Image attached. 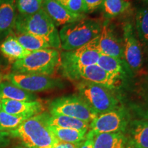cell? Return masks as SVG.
Masks as SVG:
<instances>
[{"label":"cell","mask_w":148,"mask_h":148,"mask_svg":"<svg viewBox=\"0 0 148 148\" xmlns=\"http://www.w3.org/2000/svg\"><path fill=\"white\" fill-rule=\"evenodd\" d=\"M49 113L42 112L25 120L16 129L9 131L10 138H17L23 145L40 148L53 146L58 142L47 123Z\"/></svg>","instance_id":"6da1fadb"},{"label":"cell","mask_w":148,"mask_h":148,"mask_svg":"<svg viewBox=\"0 0 148 148\" xmlns=\"http://www.w3.org/2000/svg\"><path fill=\"white\" fill-rule=\"evenodd\" d=\"M14 29L16 33L29 34L45 39L51 48H61L56 26L42 9L29 16L17 14Z\"/></svg>","instance_id":"7a4b0ae2"},{"label":"cell","mask_w":148,"mask_h":148,"mask_svg":"<svg viewBox=\"0 0 148 148\" xmlns=\"http://www.w3.org/2000/svg\"><path fill=\"white\" fill-rule=\"evenodd\" d=\"M60 67V53L53 48L32 51L21 60L13 62L12 72L51 76Z\"/></svg>","instance_id":"3957f363"},{"label":"cell","mask_w":148,"mask_h":148,"mask_svg":"<svg viewBox=\"0 0 148 148\" xmlns=\"http://www.w3.org/2000/svg\"><path fill=\"white\" fill-rule=\"evenodd\" d=\"M101 29L99 21L86 17L63 25L59 31L61 48L64 51H72L82 47L97 38Z\"/></svg>","instance_id":"277c9868"},{"label":"cell","mask_w":148,"mask_h":148,"mask_svg":"<svg viewBox=\"0 0 148 148\" xmlns=\"http://www.w3.org/2000/svg\"><path fill=\"white\" fill-rule=\"evenodd\" d=\"M98 36L77 49L60 53V67L64 76L74 79L79 69L97 64L101 55L98 47Z\"/></svg>","instance_id":"5b68a950"},{"label":"cell","mask_w":148,"mask_h":148,"mask_svg":"<svg viewBox=\"0 0 148 148\" xmlns=\"http://www.w3.org/2000/svg\"><path fill=\"white\" fill-rule=\"evenodd\" d=\"M78 95L94 112L100 114L119 108V101L111 90L94 83L81 80L76 85Z\"/></svg>","instance_id":"8992f818"},{"label":"cell","mask_w":148,"mask_h":148,"mask_svg":"<svg viewBox=\"0 0 148 148\" xmlns=\"http://www.w3.org/2000/svg\"><path fill=\"white\" fill-rule=\"evenodd\" d=\"M51 115H64L90 123L98 114L94 112L82 97L73 95L53 99L49 105Z\"/></svg>","instance_id":"52a82bcc"},{"label":"cell","mask_w":148,"mask_h":148,"mask_svg":"<svg viewBox=\"0 0 148 148\" xmlns=\"http://www.w3.org/2000/svg\"><path fill=\"white\" fill-rule=\"evenodd\" d=\"M3 79L21 89L32 93L62 88L63 86V83L60 79L44 75L11 72L3 76Z\"/></svg>","instance_id":"ba28073f"},{"label":"cell","mask_w":148,"mask_h":148,"mask_svg":"<svg viewBox=\"0 0 148 148\" xmlns=\"http://www.w3.org/2000/svg\"><path fill=\"white\" fill-rule=\"evenodd\" d=\"M127 112L119 108L98 114L90 123V130L94 134L99 133H125L130 123Z\"/></svg>","instance_id":"9c48e42d"},{"label":"cell","mask_w":148,"mask_h":148,"mask_svg":"<svg viewBox=\"0 0 148 148\" xmlns=\"http://www.w3.org/2000/svg\"><path fill=\"white\" fill-rule=\"evenodd\" d=\"M123 46L124 61L132 71H137L143 64L142 46L136 36L132 23L126 22L123 25Z\"/></svg>","instance_id":"30bf717a"},{"label":"cell","mask_w":148,"mask_h":148,"mask_svg":"<svg viewBox=\"0 0 148 148\" xmlns=\"http://www.w3.org/2000/svg\"><path fill=\"white\" fill-rule=\"evenodd\" d=\"M75 80L82 79L100 85L110 90L116 89L122 85L123 79L108 73L97 64L79 69L75 74Z\"/></svg>","instance_id":"8fae6325"},{"label":"cell","mask_w":148,"mask_h":148,"mask_svg":"<svg viewBox=\"0 0 148 148\" xmlns=\"http://www.w3.org/2000/svg\"><path fill=\"white\" fill-rule=\"evenodd\" d=\"M98 47L101 54L110 56L124 61L123 40L121 41L116 36L108 21H104L101 25L98 36Z\"/></svg>","instance_id":"7c38bea8"},{"label":"cell","mask_w":148,"mask_h":148,"mask_svg":"<svg viewBox=\"0 0 148 148\" xmlns=\"http://www.w3.org/2000/svg\"><path fill=\"white\" fill-rule=\"evenodd\" d=\"M42 9L52 20L56 26L67 25L86 17L85 14L70 12L57 0H43Z\"/></svg>","instance_id":"4fadbf2b"},{"label":"cell","mask_w":148,"mask_h":148,"mask_svg":"<svg viewBox=\"0 0 148 148\" xmlns=\"http://www.w3.org/2000/svg\"><path fill=\"white\" fill-rule=\"evenodd\" d=\"M1 110L7 113L27 117L42 113L44 111L43 104L38 99L31 101L1 99Z\"/></svg>","instance_id":"5bb4252c"},{"label":"cell","mask_w":148,"mask_h":148,"mask_svg":"<svg viewBox=\"0 0 148 148\" xmlns=\"http://www.w3.org/2000/svg\"><path fill=\"white\" fill-rule=\"evenodd\" d=\"M16 17V0H0V40L13 30Z\"/></svg>","instance_id":"9a60e30c"},{"label":"cell","mask_w":148,"mask_h":148,"mask_svg":"<svg viewBox=\"0 0 148 148\" xmlns=\"http://www.w3.org/2000/svg\"><path fill=\"white\" fill-rule=\"evenodd\" d=\"M127 140L136 148H148V121L134 120L130 122L125 132Z\"/></svg>","instance_id":"2e32d148"},{"label":"cell","mask_w":148,"mask_h":148,"mask_svg":"<svg viewBox=\"0 0 148 148\" xmlns=\"http://www.w3.org/2000/svg\"><path fill=\"white\" fill-rule=\"evenodd\" d=\"M0 99L31 101L37 99L35 94L21 89L8 81L0 83Z\"/></svg>","instance_id":"e0dca14e"},{"label":"cell","mask_w":148,"mask_h":148,"mask_svg":"<svg viewBox=\"0 0 148 148\" xmlns=\"http://www.w3.org/2000/svg\"><path fill=\"white\" fill-rule=\"evenodd\" d=\"M126 135L123 132L94 134V148H125Z\"/></svg>","instance_id":"ac0fdd59"},{"label":"cell","mask_w":148,"mask_h":148,"mask_svg":"<svg viewBox=\"0 0 148 148\" xmlns=\"http://www.w3.org/2000/svg\"><path fill=\"white\" fill-rule=\"evenodd\" d=\"M0 51L12 62L21 60L32 51H27L18 42L14 35L8 36L0 45Z\"/></svg>","instance_id":"d6986e66"},{"label":"cell","mask_w":148,"mask_h":148,"mask_svg":"<svg viewBox=\"0 0 148 148\" xmlns=\"http://www.w3.org/2000/svg\"><path fill=\"white\" fill-rule=\"evenodd\" d=\"M47 123L49 126L61 128L75 129L81 130H89L90 129L89 123L64 115H51L49 114L47 117Z\"/></svg>","instance_id":"ffe728a7"},{"label":"cell","mask_w":148,"mask_h":148,"mask_svg":"<svg viewBox=\"0 0 148 148\" xmlns=\"http://www.w3.org/2000/svg\"><path fill=\"white\" fill-rule=\"evenodd\" d=\"M50 130L58 141L74 144L77 145L86 138L88 130L61 128L54 126H49Z\"/></svg>","instance_id":"44dd1931"},{"label":"cell","mask_w":148,"mask_h":148,"mask_svg":"<svg viewBox=\"0 0 148 148\" xmlns=\"http://www.w3.org/2000/svg\"><path fill=\"white\" fill-rule=\"evenodd\" d=\"M135 32L142 47L148 51V8H140L135 16Z\"/></svg>","instance_id":"7402d4cb"},{"label":"cell","mask_w":148,"mask_h":148,"mask_svg":"<svg viewBox=\"0 0 148 148\" xmlns=\"http://www.w3.org/2000/svg\"><path fill=\"white\" fill-rule=\"evenodd\" d=\"M124 64L125 62L121 59L103 54L100 55L97 62V65L100 66L101 69L122 79L125 75Z\"/></svg>","instance_id":"603a6c76"},{"label":"cell","mask_w":148,"mask_h":148,"mask_svg":"<svg viewBox=\"0 0 148 148\" xmlns=\"http://www.w3.org/2000/svg\"><path fill=\"white\" fill-rule=\"evenodd\" d=\"M14 36L27 51H34L51 47L45 39L34 35L16 33Z\"/></svg>","instance_id":"cb8c5ba5"},{"label":"cell","mask_w":148,"mask_h":148,"mask_svg":"<svg viewBox=\"0 0 148 148\" xmlns=\"http://www.w3.org/2000/svg\"><path fill=\"white\" fill-rule=\"evenodd\" d=\"M101 8L106 18H111L121 15L130 6L127 0H103Z\"/></svg>","instance_id":"d4e9b609"},{"label":"cell","mask_w":148,"mask_h":148,"mask_svg":"<svg viewBox=\"0 0 148 148\" xmlns=\"http://www.w3.org/2000/svg\"><path fill=\"white\" fill-rule=\"evenodd\" d=\"M29 117L25 116L8 114L2 110H0V131L9 132L16 129L23 122Z\"/></svg>","instance_id":"484cf974"},{"label":"cell","mask_w":148,"mask_h":148,"mask_svg":"<svg viewBox=\"0 0 148 148\" xmlns=\"http://www.w3.org/2000/svg\"><path fill=\"white\" fill-rule=\"evenodd\" d=\"M43 0H16V10L18 14L29 16L42 9Z\"/></svg>","instance_id":"4316f807"},{"label":"cell","mask_w":148,"mask_h":148,"mask_svg":"<svg viewBox=\"0 0 148 148\" xmlns=\"http://www.w3.org/2000/svg\"><path fill=\"white\" fill-rule=\"evenodd\" d=\"M70 12L75 14H85L84 0H57Z\"/></svg>","instance_id":"83f0119b"},{"label":"cell","mask_w":148,"mask_h":148,"mask_svg":"<svg viewBox=\"0 0 148 148\" xmlns=\"http://www.w3.org/2000/svg\"><path fill=\"white\" fill-rule=\"evenodd\" d=\"M102 2L103 0H84L85 13H89L97 10L101 6Z\"/></svg>","instance_id":"f1b7e54d"},{"label":"cell","mask_w":148,"mask_h":148,"mask_svg":"<svg viewBox=\"0 0 148 148\" xmlns=\"http://www.w3.org/2000/svg\"><path fill=\"white\" fill-rule=\"evenodd\" d=\"M94 133L92 131L88 130L86 134V138L77 145V148H94L93 147Z\"/></svg>","instance_id":"f546056e"},{"label":"cell","mask_w":148,"mask_h":148,"mask_svg":"<svg viewBox=\"0 0 148 148\" xmlns=\"http://www.w3.org/2000/svg\"><path fill=\"white\" fill-rule=\"evenodd\" d=\"M10 138L8 132L0 131V148H5L9 145Z\"/></svg>","instance_id":"4dcf8cb0"},{"label":"cell","mask_w":148,"mask_h":148,"mask_svg":"<svg viewBox=\"0 0 148 148\" xmlns=\"http://www.w3.org/2000/svg\"><path fill=\"white\" fill-rule=\"evenodd\" d=\"M52 148H77V145L74 144L64 143V142L58 141L53 146Z\"/></svg>","instance_id":"1f68e13d"},{"label":"cell","mask_w":148,"mask_h":148,"mask_svg":"<svg viewBox=\"0 0 148 148\" xmlns=\"http://www.w3.org/2000/svg\"><path fill=\"white\" fill-rule=\"evenodd\" d=\"M125 148H136V147H135V146L133 145L132 143H131L130 142L128 141V140H127V143L125 146Z\"/></svg>","instance_id":"d6a6232c"},{"label":"cell","mask_w":148,"mask_h":148,"mask_svg":"<svg viewBox=\"0 0 148 148\" xmlns=\"http://www.w3.org/2000/svg\"><path fill=\"white\" fill-rule=\"evenodd\" d=\"M14 148H34V147H27V146L25 145H18V146H16Z\"/></svg>","instance_id":"836d02e7"},{"label":"cell","mask_w":148,"mask_h":148,"mask_svg":"<svg viewBox=\"0 0 148 148\" xmlns=\"http://www.w3.org/2000/svg\"><path fill=\"white\" fill-rule=\"evenodd\" d=\"M2 79H3V76H2V75H1V72H0V83L1 82V81H2Z\"/></svg>","instance_id":"e575fe53"},{"label":"cell","mask_w":148,"mask_h":148,"mask_svg":"<svg viewBox=\"0 0 148 148\" xmlns=\"http://www.w3.org/2000/svg\"><path fill=\"white\" fill-rule=\"evenodd\" d=\"M53 146H47V147H40V148H52Z\"/></svg>","instance_id":"d590c367"},{"label":"cell","mask_w":148,"mask_h":148,"mask_svg":"<svg viewBox=\"0 0 148 148\" xmlns=\"http://www.w3.org/2000/svg\"><path fill=\"white\" fill-rule=\"evenodd\" d=\"M143 1L145 2V3H147V4H148V0H143Z\"/></svg>","instance_id":"8d00e7d4"},{"label":"cell","mask_w":148,"mask_h":148,"mask_svg":"<svg viewBox=\"0 0 148 148\" xmlns=\"http://www.w3.org/2000/svg\"><path fill=\"white\" fill-rule=\"evenodd\" d=\"M1 110V99H0V110Z\"/></svg>","instance_id":"74e56055"}]
</instances>
